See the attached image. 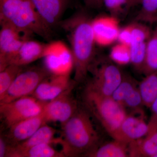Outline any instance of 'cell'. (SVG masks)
Instances as JSON below:
<instances>
[{
  "label": "cell",
  "mask_w": 157,
  "mask_h": 157,
  "mask_svg": "<svg viewBox=\"0 0 157 157\" xmlns=\"http://www.w3.org/2000/svg\"><path fill=\"white\" fill-rule=\"evenodd\" d=\"M141 8L135 20L154 23H157V0H142Z\"/></svg>",
  "instance_id": "cell-24"
},
{
  "label": "cell",
  "mask_w": 157,
  "mask_h": 157,
  "mask_svg": "<svg viewBox=\"0 0 157 157\" xmlns=\"http://www.w3.org/2000/svg\"><path fill=\"white\" fill-rule=\"evenodd\" d=\"M148 132V123L144 120V114L131 113L127 114L111 137L128 144L132 141L145 137Z\"/></svg>",
  "instance_id": "cell-10"
},
{
  "label": "cell",
  "mask_w": 157,
  "mask_h": 157,
  "mask_svg": "<svg viewBox=\"0 0 157 157\" xmlns=\"http://www.w3.org/2000/svg\"><path fill=\"white\" fill-rule=\"evenodd\" d=\"M151 115L148 123V134L157 131V97L151 105Z\"/></svg>",
  "instance_id": "cell-29"
},
{
  "label": "cell",
  "mask_w": 157,
  "mask_h": 157,
  "mask_svg": "<svg viewBox=\"0 0 157 157\" xmlns=\"http://www.w3.org/2000/svg\"><path fill=\"white\" fill-rule=\"evenodd\" d=\"M157 72V23L147 42L146 56L142 73L145 76Z\"/></svg>",
  "instance_id": "cell-20"
},
{
  "label": "cell",
  "mask_w": 157,
  "mask_h": 157,
  "mask_svg": "<svg viewBox=\"0 0 157 157\" xmlns=\"http://www.w3.org/2000/svg\"><path fill=\"white\" fill-rule=\"evenodd\" d=\"M52 144H44L14 153L10 157H64L61 151L53 148Z\"/></svg>",
  "instance_id": "cell-21"
},
{
  "label": "cell",
  "mask_w": 157,
  "mask_h": 157,
  "mask_svg": "<svg viewBox=\"0 0 157 157\" xmlns=\"http://www.w3.org/2000/svg\"><path fill=\"white\" fill-rule=\"evenodd\" d=\"M45 122L44 113L29 118L15 124L6 132L2 133L11 147L25 141L31 137Z\"/></svg>",
  "instance_id": "cell-11"
},
{
  "label": "cell",
  "mask_w": 157,
  "mask_h": 157,
  "mask_svg": "<svg viewBox=\"0 0 157 157\" xmlns=\"http://www.w3.org/2000/svg\"><path fill=\"white\" fill-rule=\"evenodd\" d=\"M129 157H154L157 154V131L128 144Z\"/></svg>",
  "instance_id": "cell-17"
},
{
  "label": "cell",
  "mask_w": 157,
  "mask_h": 157,
  "mask_svg": "<svg viewBox=\"0 0 157 157\" xmlns=\"http://www.w3.org/2000/svg\"><path fill=\"white\" fill-rule=\"evenodd\" d=\"M147 42L132 41L130 45L131 63L135 70L142 72L146 56Z\"/></svg>",
  "instance_id": "cell-23"
},
{
  "label": "cell",
  "mask_w": 157,
  "mask_h": 157,
  "mask_svg": "<svg viewBox=\"0 0 157 157\" xmlns=\"http://www.w3.org/2000/svg\"><path fill=\"white\" fill-rule=\"evenodd\" d=\"M117 1L123 7H125L127 5L128 0H117Z\"/></svg>",
  "instance_id": "cell-33"
},
{
  "label": "cell",
  "mask_w": 157,
  "mask_h": 157,
  "mask_svg": "<svg viewBox=\"0 0 157 157\" xmlns=\"http://www.w3.org/2000/svg\"><path fill=\"white\" fill-rule=\"evenodd\" d=\"M109 58L118 65L128 64L131 62L130 47L118 42L111 48Z\"/></svg>",
  "instance_id": "cell-26"
},
{
  "label": "cell",
  "mask_w": 157,
  "mask_h": 157,
  "mask_svg": "<svg viewBox=\"0 0 157 157\" xmlns=\"http://www.w3.org/2000/svg\"><path fill=\"white\" fill-rule=\"evenodd\" d=\"M141 1L142 0H128V2L125 8L126 10H128L135 6L140 5Z\"/></svg>",
  "instance_id": "cell-32"
},
{
  "label": "cell",
  "mask_w": 157,
  "mask_h": 157,
  "mask_svg": "<svg viewBox=\"0 0 157 157\" xmlns=\"http://www.w3.org/2000/svg\"><path fill=\"white\" fill-rule=\"evenodd\" d=\"M137 86L134 78L129 76L123 75L120 84L119 85L111 97L117 102L123 106L124 101L127 96Z\"/></svg>",
  "instance_id": "cell-25"
},
{
  "label": "cell",
  "mask_w": 157,
  "mask_h": 157,
  "mask_svg": "<svg viewBox=\"0 0 157 157\" xmlns=\"http://www.w3.org/2000/svg\"><path fill=\"white\" fill-rule=\"evenodd\" d=\"M48 102L28 96L11 102L0 103L2 128L8 130L21 121L40 114Z\"/></svg>",
  "instance_id": "cell-5"
},
{
  "label": "cell",
  "mask_w": 157,
  "mask_h": 157,
  "mask_svg": "<svg viewBox=\"0 0 157 157\" xmlns=\"http://www.w3.org/2000/svg\"><path fill=\"white\" fill-rule=\"evenodd\" d=\"M11 146L1 133L0 135V157H7Z\"/></svg>",
  "instance_id": "cell-30"
},
{
  "label": "cell",
  "mask_w": 157,
  "mask_h": 157,
  "mask_svg": "<svg viewBox=\"0 0 157 157\" xmlns=\"http://www.w3.org/2000/svg\"><path fill=\"white\" fill-rule=\"evenodd\" d=\"M138 89L144 106L151 108L157 97V72L146 75Z\"/></svg>",
  "instance_id": "cell-19"
},
{
  "label": "cell",
  "mask_w": 157,
  "mask_h": 157,
  "mask_svg": "<svg viewBox=\"0 0 157 157\" xmlns=\"http://www.w3.org/2000/svg\"><path fill=\"white\" fill-rule=\"evenodd\" d=\"M51 44H45L29 39L21 45L18 51L9 60V65L25 67L37 60L47 56Z\"/></svg>",
  "instance_id": "cell-14"
},
{
  "label": "cell",
  "mask_w": 157,
  "mask_h": 157,
  "mask_svg": "<svg viewBox=\"0 0 157 157\" xmlns=\"http://www.w3.org/2000/svg\"><path fill=\"white\" fill-rule=\"evenodd\" d=\"M87 157H129L128 144L114 139L113 141L98 147Z\"/></svg>",
  "instance_id": "cell-18"
},
{
  "label": "cell",
  "mask_w": 157,
  "mask_h": 157,
  "mask_svg": "<svg viewBox=\"0 0 157 157\" xmlns=\"http://www.w3.org/2000/svg\"><path fill=\"white\" fill-rule=\"evenodd\" d=\"M24 68L17 65H9L0 71V100L2 99Z\"/></svg>",
  "instance_id": "cell-22"
},
{
  "label": "cell",
  "mask_w": 157,
  "mask_h": 157,
  "mask_svg": "<svg viewBox=\"0 0 157 157\" xmlns=\"http://www.w3.org/2000/svg\"><path fill=\"white\" fill-rule=\"evenodd\" d=\"M117 41L119 43L130 46L132 41V29L131 24L121 29Z\"/></svg>",
  "instance_id": "cell-27"
},
{
  "label": "cell",
  "mask_w": 157,
  "mask_h": 157,
  "mask_svg": "<svg viewBox=\"0 0 157 157\" xmlns=\"http://www.w3.org/2000/svg\"><path fill=\"white\" fill-rule=\"evenodd\" d=\"M85 107H78L73 115L62 124L59 144L65 157H87L98 147L100 137Z\"/></svg>",
  "instance_id": "cell-2"
},
{
  "label": "cell",
  "mask_w": 157,
  "mask_h": 157,
  "mask_svg": "<svg viewBox=\"0 0 157 157\" xmlns=\"http://www.w3.org/2000/svg\"><path fill=\"white\" fill-rule=\"evenodd\" d=\"M58 26L65 32L70 42L76 83L85 80L91 65L96 58L92 20L81 11L61 20Z\"/></svg>",
  "instance_id": "cell-1"
},
{
  "label": "cell",
  "mask_w": 157,
  "mask_h": 157,
  "mask_svg": "<svg viewBox=\"0 0 157 157\" xmlns=\"http://www.w3.org/2000/svg\"><path fill=\"white\" fill-rule=\"evenodd\" d=\"M0 71L8 66L9 60L24 42L33 35L20 30L5 21H0Z\"/></svg>",
  "instance_id": "cell-9"
},
{
  "label": "cell",
  "mask_w": 157,
  "mask_h": 157,
  "mask_svg": "<svg viewBox=\"0 0 157 157\" xmlns=\"http://www.w3.org/2000/svg\"><path fill=\"white\" fill-rule=\"evenodd\" d=\"M92 77L86 86L103 95L111 97L120 84L123 75L114 64L104 59H96L90 67Z\"/></svg>",
  "instance_id": "cell-6"
},
{
  "label": "cell",
  "mask_w": 157,
  "mask_h": 157,
  "mask_svg": "<svg viewBox=\"0 0 157 157\" xmlns=\"http://www.w3.org/2000/svg\"><path fill=\"white\" fill-rule=\"evenodd\" d=\"M103 5L113 16L120 14L123 10V7L117 0H103Z\"/></svg>",
  "instance_id": "cell-28"
},
{
  "label": "cell",
  "mask_w": 157,
  "mask_h": 157,
  "mask_svg": "<svg viewBox=\"0 0 157 157\" xmlns=\"http://www.w3.org/2000/svg\"><path fill=\"white\" fill-rule=\"evenodd\" d=\"M92 25L97 44L108 46L117 41L121 29L114 16H101L92 20Z\"/></svg>",
  "instance_id": "cell-15"
},
{
  "label": "cell",
  "mask_w": 157,
  "mask_h": 157,
  "mask_svg": "<svg viewBox=\"0 0 157 157\" xmlns=\"http://www.w3.org/2000/svg\"><path fill=\"white\" fill-rule=\"evenodd\" d=\"M86 6L93 9L99 8L103 6V0H83Z\"/></svg>",
  "instance_id": "cell-31"
},
{
  "label": "cell",
  "mask_w": 157,
  "mask_h": 157,
  "mask_svg": "<svg viewBox=\"0 0 157 157\" xmlns=\"http://www.w3.org/2000/svg\"><path fill=\"white\" fill-rule=\"evenodd\" d=\"M40 17L52 30L58 25L71 0H31Z\"/></svg>",
  "instance_id": "cell-13"
},
{
  "label": "cell",
  "mask_w": 157,
  "mask_h": 157,
  "mask_svg": "<svg viewBox=\"0 0 157 157\" xmlns=\"http://www.w3.org/2000/svg\"><path fill=\"white\" fill-rule=\"evenodd\" d=\"M56 130L45 124L35 132L28 139L15 146L11 147L7 157H10L11 154L16 152L24 150L44 144H59L60 138L55 137Z\"/></svg>",
  "instance_id": "cell-16"
},
{
  "label": "cell",
  "mask_w": 157,
  "mask_h": 157,
  "mask_svg": "<svg viewBox=\"0 0 157 157\" xmlns=\"http://www.w3.org/2000/svg\"><path fill=\"white\" fill-rule=\"evenodd\" d=\"M0 21L49 40L52 30L43 21L31 0H0Z\"/></svg>",
  "instance_id": "cell-3"
},
{
  "label": "cell",
  "mask_w": 157,
  "mask_h": 157,
  "mask_svg": "<svg viewBox=\"0 0 157 157\" xmlns=\"http://www.w3.org/2000/svg\"><path fill=\"white\" fill-rule=\"evenodd\" d=\"M82 98L84 107L111 136L128 114L125 108L112 97L103 95L86 86Z\"/></svg>",
  "instance_id": "cell-4"
},
{
  "label": "cell",
  "mask_w": 157,
  "mask_h": 157,
  "mask_svg": "<svg viewBox=\"0 0 157 157\" xmlns=\"http://www.w3.org/2000/svg\"><path fill=\"white\" fill-rule=\"evenodd\" d=\"M74 82L70 80L68 73L52 74L40 83L31 96L40 101H49L64 91Z\"/></svg>",
  "instance_id": "cell-12"
},
{
  "label": "cell",
  "mask_w": 157,
  "mask_h": 157,
  "mask_svg": "<svg viewBox=\"0 0 157 157\" xmlns=\"http://www.w3.org/2000/svg\"><path fill=\"white\" fill-rule=\"evenodd\" d=\"M76 83L74 82L60 94L47 102L43 111L46 123L58 122L63 124L76 112L78 105L73 90Z\"/></svg>",
  "instance_id": "cell-8"
},
{
  "label": "cell",
  "mask_w": 157,
  "mask_h": 157,
  "mask_svg": "<svg viewBox=\"0 0 157 157\" xmlns=\"http://www.w3.org/2000/svg\"><path fill=\"white\" fill-rule=\"evenodd\" d=\"M52 73L47 68L33 67L25 69L17 75L0 103H7L32 95L38 86Z\"/></svg>",
  "instance_id": "cell-7"
}]
</instances>
